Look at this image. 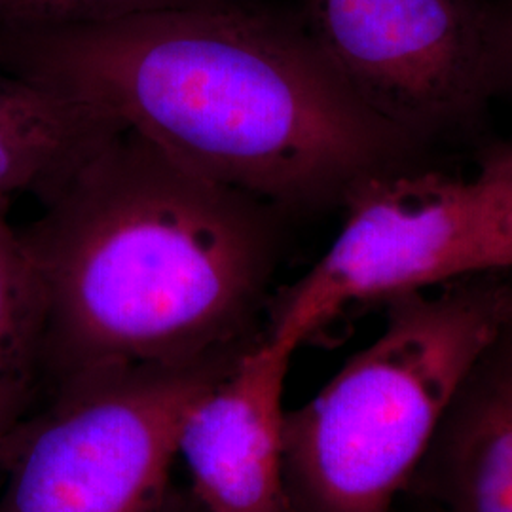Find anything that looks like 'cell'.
Instances as JSON below:
<instances>
[{
  "label": "cell",
  "instance_id": "3957f363",
  "mask_svg": "<svg viewBox=\"0 0 512 512\" xmlns=\"http://www.w3.org/2000/svg\"><path fill=\"white\" fill-rule=\"evenodd\" d=\"M469 275L385 304L382 334L285 412L293 512H391L482 355L512 325V281Z\"/></svg>",
  "mask_w": 512,
  "mask_h": 512
},
{
  "label": "cell",
  "instance_id": "30bf717a",
  "mask_svg": "<svg viewBox=\"0 0 512 512\" xmlns=\"http://www.w3.org/2000/svg\"><path fill=\"white\" fill-rule=\"evenodd\" d=\"M0 194V442L44 357L46 306L35 260Z\"/></svg>",
  "mask_w": 512,
  "mask_h": 512
},
{
  "label": "cell",
  "instance_id": "9c48e42d",
  "mask_svg": "<svg viewBox=\"0 0 512 512\" xmlns=\"http://www.w3.org/2000/svg\"><path fill=\"white\" fill-rule=\"evenodd\" d=\"M120 129L109 116L0 67V194L46 196Z\"/></svg>",
  "mask_w": 512,
  "mask_h": 512
},
{
  "label": "cell",
  "instance_id": "ba28073f",
  "mask_svg": "<svg viewBox=\"0 0 512 512\" xmlns=\"http://www.w3.org/2000/svg\"><path fill=\"white\" fill-rule=\"evenodd\" d=\"M408 490L429 512H512V325L461 385Z\"/></svg>",
  "mask_w": 512,
  "mask_h": 512
},
{
  "label": "cell",
  "instance_id": "8fae6325",
  "mask_svg": "<svg viewBox=\"0 0 512 512\" xmlns=\"http://www.w3.org/2000/svg\"><path fill=\"white\" fill-rule=\"evenodd\" d=\"M217 0H0V31H44Z\"/></svg>",
  "mask_w": 512,
  "mask_h": 512
},
{
  "label": "cell",
  "instance_id": "6da1fadb",
  "mask_svg": "<svg viewBox=\"0 0 512 512\" xmlns=\"http://www.w3.org/2000/svg\"><path fill=\"white\" fill-rule=\"evenodd\" d=\"M0 67L268 205L344 202L408 143L349 90L300 16L236 0L0 31Z\"/></svg>",
  "mask_w": 512,
  "mask_h": 512
},
{
  "label": "cell",
  "instance_id": "7a4b0ae2",
  "mask_svg": "<svg viewBox=\"0 0 512 512\" xmlns=\"http://www.w3.org/2000/svg\"><path fill=\"white\" fill-rule=\"evenodd\" d=\"M21 230L69 378L239 346L275 258L272 207L207 181L128 129L54 186Z\"/></svg>",
  "mask_w": 512,
  "mask_h": 512
},
{
  "label": "cell",
  "instance_id": "52a82bcc",
  "mask_svg": "<svg viewBox=\"0 0 512 512\" xmlns=\"http://www.w3.org/2000/svg\"><path fill=\"white\" fill-rule=\"evenodd\" d=\"M296 349L266 334L186 416L179 454L205 512H293L283 467V393Z\"/></svg>",
  "mask_w": 512,
  "mask_h": 512
},
{
  "label": "cell",
  "instance_id": "8992f818",
  "mask_svg": "<svg viewBox=\"0 0 512 512\" xmlns=\"http://www.w3.org/2000/svg\"><path fill=\"white\" fill-rule=\"evenodd\" d=\"M313 42L408 141L452 128L494 90L488 0H300Z\"/></svg>",
  "mask_w": 512,
  "mask_h": 512
},
{
  "label": "cell",
  "instance_id": "5b68a950",
  "mask_svg": "<svg viewBox=\"0 0 512 512\" xmlns=\"http://www.w3.org/2000/svg\"><path fill=\"white\" fill-rule=\"evenodd\" d=\"M344 205L329 251L275 300L268 336L300 348L353 308L492 274V211L476 175L389 167Z\"/></svg>",
  "mask_w": 512,
  "mask_h": 512
},
{
  "label": "cell",
  "instance_id": "7c38bea8",
  "mask_svg": "<svg viewBox=\"0 0 512 512\" xmlns=\"http://www.w3.org/2000/svg\"><path fill=\"white\" fill-rule=\"evenodd\" d=\"M492 211L490 272L512 270V147L488 158L476 173Z\"/></svg>",
  "mask_w": 512,
  "mask_h": 512
},
{
  "label": "cell",
  "instance_id": "5bb4252c",
  "mask_svg": "<svg viewBox=\"0 0 512 512\" xmlns=\"http://www.w3.org/2000/svg\"><path fill=\"white\" fill-rule=\"evenodd\" d=\"M497 2H512V0H497Z\"/></svg>",
  "mask_w": 512,
  "mask_h": 512
},
{
  "label": "cell",
  "instance_id": "277c9868",
  "mask_svg": "<svg viewBox=\"0 0 512 512\" xmlns=\"http://www.w3.org/2000/svg\"><path fill=\"white\" fill-rule=\"evenodd\" d=\"M245 348L69 378L18 440L0 512H156L186 416Z\"/></svg>",
  "mask_w": 512,
  "mask_h": 512
},
{
  "label": "cell",
  "instance_id": "4fadbf2b",
  "mask_svg": "<svg viewBox=\"0 0 512 512\" xmlns=\"http://www.w3.org/2000/svg\"><path fill=\"white\" fill-rule=\"evenodd\" d=\"M492 59L494 86L505 84L512 92V2L492 4Z\"/></svg>",
  "mask_w": 512,
  "mask_h": 512
}]
</instances>
